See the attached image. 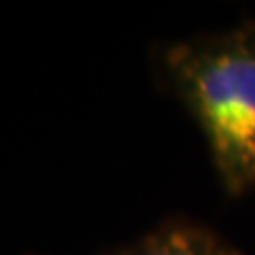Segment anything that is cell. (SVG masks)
Instances as JSON below:
<instances>
[{
    "instance_id": "2",
    "label": "cell",
    "mask_w": 255,
    "mask_h": 255,
    "mask_svg": "<svg viewBox=\"0 0 255 255\" xmlns=\"http://www.w3.org/2000/svg\"><path fill=\"white\" fill-rule=\"evenodd\" d=\"M102 255H241V251L202 223L168 219Z\"/></svg>"
},
{
    "instance_id": "1",
    "label": "cell",
    "mask_w": 255,
    "mask_h": 255,
    "mask_svg": "<svg viewBox=\"0 0 255 255\" xmlns=\"http://www.w3.org/2000/svg\"><path fill=\"white\" fill-rule=\"evenodd\" d=\"M166 85L200 128L230 196L255 187V19L168 45Z\"/></svg>"
}]
</instances>
